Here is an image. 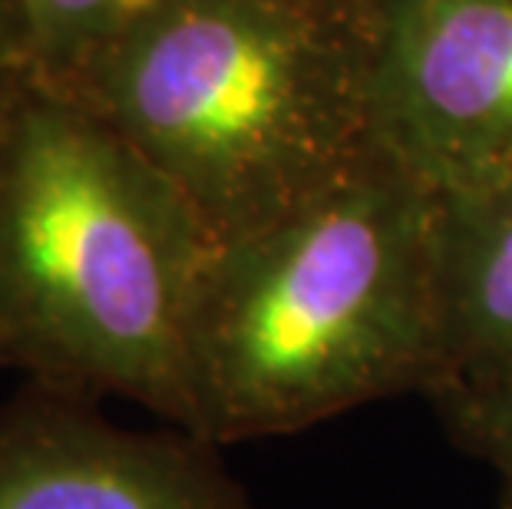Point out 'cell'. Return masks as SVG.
Here are the masks:
<instances>
[{"label":"cell","mask_w":512,"mask_h":509,"mask_svg":"<svg viewBox=\"0 0 512 509\" xmlns=\"http://www.w3.org/2000/svg\"><path fill=\"white\" fill-rule=\"evenodd\" d=\"M440 374L433 189L384 149L205 258L185 328V430L225 450L430 397Z\"/></svg>","instance_id":"6da1fadb"},{"label":"cell","mask_w":512,"mask_h":509,"mask_svg":"<svg viewBox=\"0 0 512 509\" xmlns=\"http://www.w3.org/2000/svg\"><path fill=\"white\" fill-rule=\"evenodd\" d=\"M384 0H166L63 90L192 205L248 235L380 153Z\"/></svg>","instance_id":"7a4b0ae2"},{"label":"cell","mask_w":512,"mask_h":509,"mask_svg":"<svg viewBox=\"0 0 512 509\" xmlns=\"http://www.w3.org/2000/svg\"><path fill=\"white\" fill-rule=\"evenodd\" d=\"M212 245L152 162L37 83L0 126V371L185 427V328Z\"/></svg>","instance_id":"3957f363"},{"label":"cell","mask_w":512,"mask_h":509,"mask_svg":"<svg viewBox=\"0 0 512 509\" xmlns=\"http://www.w3.org/2000/svg\"><path fill=\"white\" fill-rule=\"evenodd\" d=\"M377 139L430 189L512 156V0H387Z\"/></svg>","instance_id":"277c9868"},{"label":"cell","mask_w":512,"mask_h":509,"mask_svg":"<svg viewBox=\"0 0 512 509\" xmlns=\"http://www.w3.org/2000/svg\"><path fill=\"white\" fill-rule=\"evenodd\" d=\"M0 509H255L225 447L129 430L103 400L20 381L0 404Z\"/></svg>","instance_id":"5b68a950"},{"label":"cell","mask_w":512,"mask_h":509,"mask_svg":"<svg viewBox=\"0 0 512 509\" xmlns=\"http://www.w3.org/2000/svg\"><path fill=\"white\" fill-rule=\"evenodd\" d=\"M443 387L512 381V156L433 189ZM433 391V394H437Z\"/></svg>","instance_id":"8992f818"},{"label":"cell","mask_w":512,"mask_h":509,"mask_svg":"<svg viewBox=\"0 0 512 509\" xmlns=\"http://www.w3.org/2000/svg\"><path fill=\"white\" fill-rule=\"evenodd\" d=\"M166 0H10L37 83L73 90L96 60Z\"/></svg>","instance_id":"52a82bcc"},{"label":"cell","mask_w":512,"mask_h":509,"mask_svg":"<svg viewBox=\"0 0 512 509\" xmlns=\"http://www.w3.org/2000/svg\"><path fill=\"white\" fill-rule=\"evenodd\" d=\"M443 430L496 480V506L512 509V381L496 387H443L427 397Z\"/></svg>","instance_id":"ba28073f"},{"label":"cell","mask_w":512,"mask_h":509,"mask_svg":"<svg viewBox=\"0 0 512 509\" xmlns=\"http://www.w3.org/2000/svg\"><path fill=\"white\" fill-rule=\"evenodd\" d=\"M37 86V70L30 60L24 30L10 7V0H0V126L17 110V103Z\"/></svg>","instance_id":"9c48e42d"},{"label":"cell","mask_w":512,"mask_h":509,"mask_svg":"<svg viewBox=\"0 0 512 509\" xmlns=\"http://www.w3.org/2000/svg\"><path fill=\"white\" fill-rule=\"evenodd\" d=\"M384 4H387V0H384Z\"/></svg>","instance_id":"30bf717a"}]
</instances>
